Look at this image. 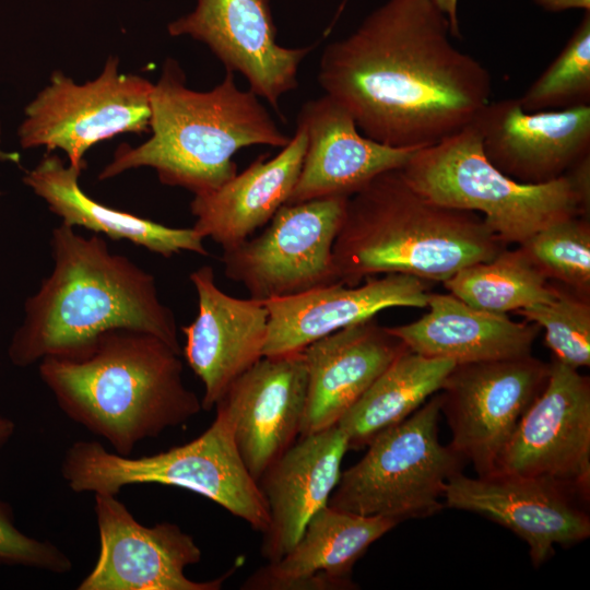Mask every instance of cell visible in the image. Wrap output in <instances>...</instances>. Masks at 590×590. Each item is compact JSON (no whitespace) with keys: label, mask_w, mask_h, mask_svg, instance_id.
<instances>
[{"label":"cell","mask_w":590,"mask_h":590,"mask_svg":"<svg viewBox=\"0 0 590 590\" xmlns=\"http://www.w3.org/2000/svg\"><path fill=\"white\" fill-rule=\"evenodd\" d=\"M349 449L345 433L335 425L300 437L260 476L270 519L260 553L268 562L290 552L309 520L328 505Z\"/></svg>","instance_id":"22"},{"label":"cell","mask_w":590,"mask_h":590,"mask_svg":"<svg viewBox=\"0 0 590 590\" xmlns=\"http://www.w3.org/2000/svg\"><path fill=\"white\" fill-rule=\"evenodd\" d=\"M440 397L435 393L399 424L378 434L365 456L341 473L328 506L400 522L438 512L446 485L463 458L439 440Z\"/></svg>","instance_id":"8"},{"label":"cell","mask_w":590,"mask_h":590,"mask_svg":"<svg viewBox=\"0 0 590 590\" xmlns=\"http://www.w3.org/2000/svg\"><path fill=\"white\" fill-rule=\"evenodd\" d=\"M401 172L416 191L433 202L481 214L505 245H521L541 229L585 216L589 210L567 175L547 182L524 184L499 170L485 155L474 121L417 150Z\"/></svg>","instance_id":"7"},{"label":"cell","mask_w":590,"mask_h":590,"mask_svg":"<svg viewBox=\"0 0 590 590\" xmlns=\"http://www.w3.org/2000/svg\"><path fill=\"white\" fill-rule=\"evenodd\" d=\"M306 397L302 351L261 357L216 404L231 416L239 455L257 482L299 436Z\"/></svg>","instance_id":"18"},{"label":"cell","mask_w":590,"mask_h":590,"mask_svg":"<svg viewBox=\"0 0 590 590\" xmlns=\"http://www.w3.org/2000/svg\"><path fill=\"white\" fill-rule=\"evenodd\" d=\"M505 248L480 214L433 202L400 168L347 198L333 261L339 281L350 286L389 273L445 282Z\"/></svg>","instance_id":"4"},{"label":"cell","mask_w":590,"mask_h":590,"mask_svg":"<svg viewBox=\"0 0 590 590\" xmlns=\"http://www.w3.org/2000/svg\"><path fill=\"white\" fill-rule=\"evenodd\" d=\"M494 473L544 479L590 497V380L556 358Z\"/></svg>","instance_id":"12"},{"label":"cell","mask_w":590,"mask_h":590,"mask_svg":"<svg viewBox=\"0 0 590 590\" xmlns=\"http://www.w3.org/2000/svg\"><path fill=\"white\" fill-rule=\"evenodd\" d=\"M545 330V343L560 363L579 369L590 365V305L583 297L562 293L548 303L517 311Z\"/></svg>","instance_id":"31"},{"label":"cell","mask_w":590,"mask_h":590,"mask_svg":"<svg viewBox=\"0 0 590 590\" xmlns=\"http://www.w3.org/2000/svg\"><path fill=\"white\" fill-rule=\"evenodd\" d=\"M50 246L52 271L26 299L8 347L13 365L75 352L113 329L151 333L181 354L174 312L160 299L151 273L111 252L99 235L85 237L62 223L52 229Z\"/></svg>","instance_id":"2"},{"label":"cell","mask_w":590,"mask_h":590,"mask_svg":"<svg viewBox=\"0 0 590 590\" xmlns=\"http://www.w3.org/2000/svg\"><path fill=\"white\" fill-rule=\"evenodd\" d=\"M81 173L66 165L58 155L47 154L26 172L23 182L61 217L64 225L84 227L115 240L126 239L165 258L182 251L209 255L204 238L193 227H169L97 202L80 187Z\"/></svg>","instance_id":"26"},{"label":"cell","mask_w":590,"mask_h":590,"mask_svg":"<svg viewBox=\"0 0 590 590\" xmlns=\"http://www.w3.org/2000/svg\"><path fill=\"white\" fill-rule=\"evenodd\" d=\"M117 495L95 494L99 552L78 590H219L223 576L196 581L185 568L201 560L193 538L172 522L140 523Z\"/></svg>","instance_id":"13"},{"label":"cell","mask_w":590,"mask_h":590,"mask_svg":"<svg viewBox=\"0 0 590 590\" xmlns=\"http://www.w3.org/2000/svg\"><path fill=\"white\" fill-rule=\"evenodd\" d=\"M0 565L23 566L54 574L72 569L70 557L48 541L20 531L11 506L0 500Z\"/></svg>","instance_id":"32"},{"label":"cell","mask_w":590,"mask_h":590,"mask_svg":"<svg viewBox=\"0 0 590 590\" xmlns=\"http://www.w3.org/2000/svg\"><path fill=\"white\" fill-rule=\"evenodd\" d=\"M426 307L420 319L388 331L410 351L456 365L530 356L541 329L507 314L475 309L452 294L430 293Z\"/></svg>","instance_id":"25"},{"label":"cell","mask_w":590,"mask_h":590,"mask_svg":"<svg viewBox=\"0 0 590 590\" xmlns=\"http://www.w3.org/2000/svg\"><path fill=\"white\" fill-rule=\"evenodd\" d=\"M297 125L306 131L307 145L287 203L349 198L378 175L402 168L417 151L364 135L353 116L327 94L303 105Z\"/></svg>","instance_id":"20"},{"label":"cell","mask_w":590,"mask_h":590,"mask_svg":"<svg viewBox=\"0 0 590 590\" xmlns=\"http://www.w3.org/2000/svg\"><path fill=\"white\" fill-rule=\"evenodd\" d=\"M152 137L139 146L121 144L99 173L106 180L121 173L152 167L162 184L194 196L213 191L237 174L235 153L250 145L285 146L283 133L258 96L241 91L234 72L210 91L186 86L178 63L167 59L151 93Z\"/></svg>","instance_id":"5"},{"label":"cell","mask_w":590,"mask_h":590,"mask_svg":"<svg viewBox=\"0 0 590 590\" xmlns=\"http://www.w3.org/2000/svg\"><path fill=\"white\" fill-rule=\"evenodd\" d=\"M152 87L140 75L119 72V59L113 56L102 73L84 84L56 71L25 108L20 143L23 149H59L69 165L83 170L85 153L98 142L149 131Z\"/></svg>","instance_id":"9"},{"label":"cell","mask_w":590,"mask_h":590,"mask_svg":"<svg viewBox=\"0 0 590 590\" xmlns=\"http://www.w3.org/2000/svg\"><path fill=\"white\" fill-rule=\"evenodd\" d=\"M189 279L198 297L194 320L181 328L184 354L203 385L201 405L211 411L231 385L263 357L268 310L263 302L237 298L216 284L211 266H202Z\"/></svg>","instance_id":"17"},{"label":"cell","mask_w":590,"mask_h":590,"mask_svg":"<svg viewBox=\"0 0 590 590\" xmlns=\"http://www.w3.org/2000/svg\"><path fill=\"white\" fill-rule=\"evenodd\" d=\"M433 0H388L329 44L318 82L366 137L420 150L467 127L491 102L492 79L450 40Z\"/></svg>","instance_id":"1"},{"label":"cell","mask_w":590,"mask_h":590,"mask_svg":"<svg viewBox=\"0 0 590 590\" xmlns=\"http://www.w3.org/2000/svg\"><path fill=\"white\" fill-rule=\"evenodd\" d=\"M408 347L375 317L303 350L307 397L299 437L335 426L375 379Z\"/></svg>","instance_id":"21"},{"label":"cell","mask_w":590,"mask_h":590,"mask_svg":"<svg viewBox=\"0 0 590 590\" xmlns=\"http://www.w3.org/2000/svg\"><path fill=\"white\" fill-rule=\"evenodd\" d=\"M442 283L469 306L493 314L548 303L559 293L520 247L505 248L494 259L470 264Z\"/></svg>","instance_id":"28"},{"label":"cell","mask_w":590,"mask_h":590,"mask_svg":"<svg viewBox=\"0 0 590 590\" xmlns=\"http://www.w3.org/2000/svg\"><path fill=\"white\" fill-rule=\"evenodd\" d=\"M487 158L524 184L563 175L590 153V105L528 111L519 98L491 101L474 119Z\"/></svg>","instance_id":"16"},{"label":"cell","mask_w":590,"mask_h":590,"mask_svg":"<svg viewBox=\"0 0 590 590\" xmlns=\"http://www.w3.org/2000/svg\"><path fill=\"white\" fill-rule=\"evenodd\" d=\"M168 33L204 43L226 71L243 74L249 90L276 111L280 98L297 87L299 64L311 49L275 42L269 0H198L190 14L168 25Z\"/></svg>","instance_id":"15"},{"label":"cell","mask_w":590,"mask_h":590,"mask_svg":"<svg viewBox=\"0 0 590 590\" xmlns=\"http://www.w3.org/2000/svg\"><path fill=\"white\" fill-rule=\"evenodd\" d=\"M548 371L550 364L530 355L456 365L449 373L438 391L451 430L449 446L473 464L477 475L495 472L498 457L544 388Z\"/></svg>","instance_id":"11"},{"label":"cell","mask_w":590,"mask_h":590,"mask_svg":"<svg viewBox=\"0 0 590 590\" xmlns=\"http://www.w3.org/2000/svg\"><path fill=\"white\" fill-rule=\"evenodd\" d=\"M346 201L329 197L282 205L259 235L223 249L224 274L260 302L340 282L333 244Z\"/></svg>","instance_id":"10"},{"label":"cell","mask_w":590,"mask_h":590,"mask_svg":"<svg viewBox=\"0 0 590 590\" xmlns=\"http://www.w3.org/2000/svg\"><path fill=\"white\" fill-rule=\"evenodd\" d=\"M15 432L14 422L5 416L0 415V448L3 447Z\"/></svg>","instance_id":"35"},{"label":"cell","mask_w":590,"mask_h":590,"mask_svg":"<svg viewBox=\"0 0 590 590\" xmlns=\"http://www.w3.org/2000/svg\"><path fill=\"white\" fill-rule=\"evenodd\" d=\"M307 145L297 125L288 143L272 158L259 156L217 189L196 194L190 212L193 229L228 249L251 237L287 203L299 175Z\"/></svg>","instance_id":"24"},{"label":"cell","mask_w":590,"mask_h":590,"mask_svg":"<svg viewBox=\"0 0 590 590\" xmlns=\"http://www.w3.org/2000/svg\"><path fill=\"white\" fill-rule=\"evenodd\" d=\"M180 355L151 333L113 329L75 352L42 358L38 373L70 420L131 456L140 441L202 411Z\"/></svg>","instance_id":"3"},{"label":"cell","mask_w":590,"mask_h":590,"mask_svg":"<svg viewBox=\"0 0 590 590\" xmlns=\"http://www.w3.org/2000/svg\"><path fill=\"white\" fill-rule=\"evenodd\" d=\"M1 123H0V162H12L14 164H20L21 156L16 152H8L1 149L2 140H1Z\"/></svg>","instance_id":"36"},{"label":"cell","mask_w":590,"mask_h":590,"mask_svg":"<svg viewBox=\"0 0 590 590\" xmlns=\"http://www.w3.org/2000/svg\"><path fill=\"white\" fill-rule=\"evenodd\" d=\"M433 1L448 19L452 35L458 36L459 35V23H458V14H457L458 0H433Z\"/></svg>","instance_id":"34"},{"label":"cell","mask_w":590,"mask_h":590,"mask_svg":"<svg viewBox=\"0 0 590 590\" xmlns=\"http://www.w3.org/2000/svg\"><path fill=\"white\" fill-rule=\"evenodd\" d=\"M519 247L550 279L589 295L590 226L585 216L556 222L535 233Z\"/></svg>","instance_id":"30"},{"label":"cell","mask_w":590,"mask_h":590,"mask_svg":"<svg viewBox=\"0 0 590 590\" xmlns=\"http://www.w3.org/2000/svg\"><path fill=\"white\" fill-rule=\"evenodd\" d=\"M429 294L427 281L389 273L369 276L354 286L337 282L263 302L269 317L263 356L302 352L310 343L388 308H425Z\"/></svg>","instance_id":"19"},{"label":"cell","mask_w":590,"mask_h":590,"mask_svg":"<svg viewBox=\"0 0 590 590\" xmlns=\"http://www.w3.org/2000/svg\"><path fill=\"white\" fill-rule=\"evenodd\" d=\"M191 441L157 453L109 452L98 441L79 440L66 451L61 475L75 493L118 495L129 485L162 484L194 492L263 533L269 511L258 482L245 465L226 410Z\"/></svg>","instance_id":"6"},{"label":"cell","mask_w":590,"mask_h":590,"mask_svg":"<svg viewBox=\"0 0 590 590\" xmlns=\"http://www.w3.org/2000/svg\"><path fill=\"white\" fill-rule=\"evenodd\" d=\"M444 499V506L480 514L519 535L535 567L554 554L555 545L569 546L590 535L587 503L544 479L460 472L448 481Z\"/></svg>","instance_id":"14"},{"label":"cell","mask_w":590,"mask_h":590,"mask_svg":"<svg viewBox=\"0 0 590 590\" xmlns=\"http://www.w3.org/2000/svg\"><path fill=\"white\" fill-rule=\"evenodd\" d=\"M518 98L528 111L590 105L589 11L557 57Z\"/></svg>","instance_id":"29"},{"label":"cell","mask_w":590,"mask_h":590,"mask_svg":"<svg viewBox=\"0 0 590 590\" xmlns=\"http://www.w3.org/2000/svg\"><path fill=\"white\" fill-rule=\"evenodd\" d=\"M456 364L409 349L368 387L337 424L350 449L366 447L378 434L409 417L437 393Z\"/></svg>","instance_id":"27"},{"label":"cell","mask_w":590,"mask_h":590,"mask_svg":"<svg viewBox=\"0 0 590 590\" xmlns=\"http://www.w3.org/2000/svg\"><path fill=\"white\" fill-rule=\"evenodd\" d=\"M400 521L362 516L326 506L307 523L297 543L282 558L268 562L241 585L247 590L355 589V563Z\"/></svg>","instance_id":"23"},{"label":"cell","mask_w":590,"mask_h":590,"mask_svg":"<svg viewBox=\"0 0 590 590\" xmlns=\"http://www.w3.org/2000/svg\"><path fill=\"white\" fill-rule=\"evenodd\" d=\"M535 3L551 12H562L570 9L590 11V0H534Z\"/></svg>","instance_id":"33"}]
</instances>
